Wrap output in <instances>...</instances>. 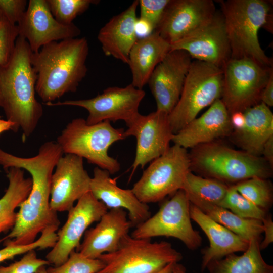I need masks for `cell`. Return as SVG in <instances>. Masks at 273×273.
Returning a JSON list of instances; mask_svg holds the SVG:
<instances>
[{
  "instance_id": "8992f818",
  "label": "cell",
  "mask_w": 273,
  "mask_h": 273,
  "mask_svg": "<svg viewBox=\"0 0 273 273\" xmlns=\"http://www.w3.org/2000/svg\"><path fill=\"white\" fill-rule=\"evenodd\" d=\"M195 148L189 155L191 168L210 178L238 183L255 176H271V167L258 156L213 142Z\"/></svg>"
},
{
  "instance_id": "f546056e",
  "label": "cell",
  "mask_w": 273,
  "mask_h": 273,
  "mask_svg": "<svg viewBox=\"0 0 273 273\" xmlns=\"http://www.w3.org/2000/svg\"><path fill=\"white\" fill-rule=\"evenodd\" d=\"M230 186L213 178H204L193 174L186 175L181 190L189 201H203L218 205L224 198Z\"/></svg>"
},
{
  "instance_id": "d590c367",
  "label": "cell",
  "mask_w": 273,
  "mask_h": 273,
  "mask_svg": "<svg viewBox=\"0 0 273 273\" xmlns=\"http://www.w3.org/2000/svg\"><path fill=\"white\" fill-rule=\"evenodd\" d=\"M18 36L17 25L3 17L0 22V65H6L10 60Z\"/></svg>"
},
{
  "instance_id": "f6af8a7d",
  "label": "cell",
  "mask_w": 273,
  "mask_h": 273,
  "mask_svg": "<svg viewBox=\"0 0 273 273\" xmlns=\"http://www.w3.org/2000/svg\"><path fill=\"white\" fill-rule=\"evenodd\" d=\"M14 124L9 120L2 119L0 116V134L9 130H12Z\"/></svg>"
},
{
  "instance_id": "8d00e7d4",
  "label": "cell",
  "mask_w": 273,
  "mask_h": 273,
  "mask_svg": "<svg viewBox=\"0 0 273 273\" xmlns=\"http://www.w3.org/2000/svg\"><path fill=\"white\" fill-rule=\"evenodd\" d=\"M49 264L47 260L37 258L33 249L25 253L19 261L7 266H0V273H35L41 267Z\"/></svg>"
},
{
  "instance_id": "d4e9b609",
  "label": "cell",
  "mask_w": 273,
  "mask_h": 273,
  "mask_svg": "<svg viewBox=\"0 0 273 273\" xmlns=\"http://www.w3.org/2000/svg\"><path fill=\"white\" fill-rule=\"evenodd\" d=\"M170 51V44L155 31L138 39L130 51L127 64L131 73V84L142 89L154 69Z\"/></svg>"
},
{
  "instance_id": "c3c4849f",
  "label": "cell",
  "mask_w": 273,
  "mask_h": 273,
  "mask_svg": "<svg viewBox=\"0 0 273 273\" xmlns=\"http://www.w3.org/2000/svg\"><path fill=\"white\" fill-rule=\"evenodd\" d=\"M35 273H48L46 266H42L39 268Z\"/></svg>"
},
{
  "instance_id": "5b68a950",
  "label": "cell",
  "mask_w": 273,
  "mask_h": 273,
  "mask_svg": "<svg viewBox=\"0 0 273 273\" xmlns=\"http://www.w3.org/2000/svg\"><path fill=\"white\" fill-rule=\"evenodd\" d=\"M124 131L114 127L108 121L88 124L85 119L78 118L66 126L56 142L64 154L85 158L113 174L120 170V164L108 154V150L115 142L126 139Z\"/></svg>"
},
{
  "instance_id": "f35d334b",
  "label": "cell",
  "mask_w": 273,
  "mask_h": 273,
  "mask_svg": "<svg viewBox=\"0 0 273 273\" xmlns=\"http://www.w3.org/2000/svg\"><path fill=\"white\" fill-rule=\"evenodd\" d=\"M27 5L28 2L26 0H0V12L10 23L17 25Z\"/></svg>"
},
{
  "instance_id": "ee69618b",
  "label": "cell",
  "mask_w": 273,
  "mask_h": 273,
  "mask_svg": "<svg viewBox=\"0 0 273 273\" xmlns=\"http://www.w3.org/2000/svg\"><path fill=\"white\" fill-rule=\"evenodd\" d=\"M262 154L270 166L273 164V136L270 137L265 143L263 148Z\"/></svg>"
},
{
  "instance_id": "484cf974",
  "label": "cell",
  "mask_w": 273,
  "mask_h": 273,
  "mask_svg": "<svg viewBox=\"0 0 273 273\" xmlns=\"http://www.w3.org/2000/svg\"><path fill=\"white\" fill-rule=\"evenodd\" d=\"M244 124L234 131L236 140L244 151L254 156L262 154L267 141L273 136V114L269 107L260 102L243 111Z\"/></svg>"
},
{
  "instance_id": "7402d4cb",
  "label": "cell",
  "mask_w": 273,
  "mask_h": 273,
  "mask_svg": "<svg viewBox=\"0 0 273 273\" xmlns=\"http://www.w3.org/2000/svg\"><path fill=\"white\" fill-rule=\"evenodd\" d=\"M91 177L90 192L107 208L126 210L132 226H137L151 216L148 204L142 203L131 189H124L117 185L107 170L96 167Z\"/></svg>"
},
{
  "instance_id": "83f0119b",
  "label": "cell",
  "mask_w": 273,
  "mask_h": 273,
  "mask_svg": "<svg viewBox=\"0 0 273 273\" xmlns=\"http://www.w3.org/2000/svg\"><path fill=\"white\" fill-rule=\"evenodd\" d=\"M260 240L250 241L247 249L241 255L229 254L212 261L206 266L209 273H273V266L263 258Z\"/></svg>"
},
{
  "instance_id": "30bf717a",
  "label": "cell",
  "mask_w": 273,
  "mask_h": 273,
  "mask_svg": "<svg viewBox=\"0 0 273 273\" xmlns=\"http://www.w3.org/2000/svg\"><path fill=\"white\" fill-rule=\"evenodd\" d=\"M222 70L220 99L230 114L243 112L260 103L261 92L273 72L272 67L247 58L230 59Z\"/></svg>"
},
{
  "instance_id": "1f68e13d",
  "label": "cell",
  "mask_w": 273,
  "mask_h": 273,
  "mask_svg": "<svg viewBox=\"0 0 273 273\" xmlns=\"http://www.w3.org/2000/svg\"><path fill=\"white\" fill-rule=\"evenodd\" d=\"M217 205L244 218L262 221L267 215V211L256 206L243 196L234 185L229 186L224 198Z\"/></svg>"
},
{
  "instance_id": "603a6c76",
  "label": "cell",
  "mask_w": 273,
  "mask_h": 273,
  "mask_svg": "<svg viewBox=\"0 0 273 273\" xmlns=\"http://www.w3.org/2000/svg\"><path fill=\"white\" fill-rule=\"evenodd\" d=\"M139 1L113 16L99 30L98 39L103 53L128 64L130 51L138 40L135 25Z\"/></svg>"
},
{
  "instance_id": "e575fe53",
  "label": "cell",
  "mask_w": 273,
  "mask_h": 273,
  "mask_svg": "<svg viewBox=\"0 0 273 273\" xmlns=\"http://www.w3.org/2000/svg\"><path fill=\"white\" fill-rule=\"evenodd\" d=\"M57 230L48 228L41 233L40 237L33 243L26 245H15L7 244L0 250V263L7 260L12 259L21 254H24L31 250L44 249L53 248L57 241Z\"/></svg>"
},
{
  "instance_id": "4fadbf2b",
  "label": "cell",
  "mask_w": 273,
  "mask_h": 273,
  "mask_svg": "<svg viewBox=\"0 0 273 273\" xmlns=\"http://www.w3.org/2000/svg\"><path fill=\"white\" fill-rule=\"evenodd\" d=\"M107 211L105 204L90 192L84 195L68 211L67 219L57 233V241L47 254L46 260L54 266L64 263L79 247L88 227L99 221Z\"/></svg>"
},
{
  "instance_id": "681fc988",
  "label": "cell",
  "mask_w": 273,
  "mask_h": 273,
  "mask_svg": "<svg viewBox=\"0 0 273 273\" xmlns=\"http://www.w3.org/2000/svg\"><path fill=\"white\" fill-rule=\"evenodd\" d=\"M3 18V16L2 13H1V12H0V22H1V21H2Z\"/></svg>"
},
{
  "instance_id": "7c38bea8",
  "label": "cell",
  "mask_w": 273,
  "mask_h": 273,
  "mask_svg": "<svg viewBox=\"0 0 273 273\" xmlns=\"http://www.w3.org/2000/svg\"><path fill=\"white\" fill-rule=\"evenodd\" d=\"M145 96L144 90L130 83L125 87H109L93 98L58 101L46 105L84 108L88 112L85 120L88 124L118 120H123L127 124L139 114V107Z\"/></svg>"
},
{
  "instance_id": "ba28073f",
  "label": "cell",
  "mask_w": 273,
  "mask_h": 273,
  "mask_svg": "<svg viewBox=\"0 0 273 273\" xmlns=\"http://www.w3.org/2000/svg\"><path fill=\"white\" fill-rule=\"evenodd\" d=\"M98 258L105 266L97 273H157L170 263H178L183 256L168 242H152L128 234L115 251Z\"/></svg>"
},
{
  "instance_id": "44dd1931",
  "label": "cell",
  "mask_w": 273,
  "mask_h": 273,
  "mask_svg": "<svg viewBox=\"0 0 273 273\" xmlns=\"http://www.w3.org/2000/svg\"><path fill=\"white\" fill-rule=\"evenodd\" d=\"M128 217L127 211L123 209H110L95 227L86 231L76 251L92 259L115 251L132 226Z\"/></svg>"
},
{
  "instance_id": "d6986e66",
  "label": "cell",
  "mask_w": 273,
  "mask_h": 273,
  "mask_svg": "<svg viewBox=\"0 0 273 273\" xmlns=\"http://www.w3.org/2000/svg\"><path fill=\"white\" fill-rule=\"evenodd\" d=\"M90 180L82 158L70 154L62 156L52 176L51 208L56 212H68L76 201L90 192Z\"/></svg>"
},
{
  "instance_id": "5bb4252c",
  "label": "cell",
  "mask_w": 273,
  "mask_h": 273,
  "mask_svg": "<svg viewBox=\"0 0 273 273\" xmlns=\"http://www.w3.org/2000/svg\"><path fill=\"white\" fill-rule=\"evenodd\" d=\"M168 114L156 110L148 115L139 114L126 125V138L133 136L136 141L135 155L132 165V174L139 167L163 155L170 147L173 133Z\"/></svg>"
},
{
  "instance_id": "836d02e7",
  "label": "cell",
  "mask_w": 273,
  "mask_h": 273,
  "mask_svg": "<svg viewBox=\"0 0 273 273\" xmlns=\"http://www.w3.org/2000/svg\"><path fill=\"white\" fill-rule=\"evenodd\" d=\"M104 266V263L100 259L88 258L74 250L64 263L46 270L48 273H97Z\"/></svg>"
},
{
  "instance_id": "7dc6e473",
  "label": "cell",
  "mask_w": 273,
  "mask_h": 273,
  "mask_svg": "<svg viewBox=\"0 0 273 273\" xmlns=\"http://www.w3.org/2000/svg\"><path fill=\"white\" fill-rule=\"evenodd\" d=\"M172 273H186V269L182 264L177 263Z\"/></svg>"
},
{
  "instance_id": "f1b7e54d",
  "label": "cell",
  "mask_w": 273,
  "mask_h": 273,
  "mask_svg": "<svg viewBox=\"0 0 273 273\" xmlns=\"http://www.w3.org/2000/svg\"><path fill=\"white\" fill-rule=\"evenodd\" d=\"M205 214L241 237L250 241L261 240L263 233L262 221L240 217L228 209L203 201L190 202Z\"/></svg>"
},
{
  "instance_id": "6da1fadb",
  "label": "cell",
  "mask_w": 273,
  "mask_h": 273,
  "mask_svg": "<svg viewBox=\"0 0 273 273\" xmlns=\"http://www.w3.org/2000/svg\"><path fill=\"white\" fill-rule=\"evenodd\" d=\"M63 154L56 141L43 143L37 154L31 157L17 156L0 148V165L5 170L11 167L26 170L32 180L28 196L19 207L14 226L1 242L6 240L4 244L26 245L35 241L45 229H58L60 220L50 204L51 183L56 164Z\"/></svg>"
},
{
  "instance_id": "d6a6232c",
  "label": "cell",
  "mask_w": 273,
  "mask_h": 273,
  "mask_svg": "<svg viewBox=\"0 0 273 273\" xmlns=\"http://www.w3.org/2000/svg\"><path fill=\"white\" fill-rule=\"evenodd\" d=\"M49 9L60 23L70 25L79 15L86 11L92 4L99 1L94 0H47Z\"/></svg>"
},
{
  "instance_id": "74e56055",
  "label": "cell",
  "mask_w": 273,
  "mask_h": 273,
  "mask_svg": "<svg viewBox=\"0 0 273 273\" xmlns=\"http://www.w3.org/2000/svg\"><path fill=\"white\" fill-rule=\"evenodd\" d=\"M170 0H140V17L149 23L154 31L160 23Z\"/></svg>"
},
{
  "instance_id": "ffe728a7",
  "label": "cell",
  "mask_w": 273,
  "mask_h": 273,
  "mask_svg": "<svg viewBox=\"0 0 273 273\" xmlns=\"http://www.w3.org/2000/svg\"><path fill=\"white\" fill-rule=\"evenodd\" d=\"M233 130L230 114L219 99L201 116L173 134L171 141L186 149L193 148L228 136Z\"/></svg>"
},
{
  "instance_id": "2e32d148",
  "label": "cell",
  "mask_w": 273,
  "mask_h": 273,
  "mask_svg": "<svg viewBox=\"0 0 273 273\" xmlns=\"http://www.w3.org/2000/svg\"><path fill=\"white\" fill-rule=\"evenodd\" d=\"M19 36L28 42L33 53L53 41L77 37L80 29L74 23L63 25L53 16L47 0H30L17 24Z\"/></svg>"
},
{
  "instance_id": "52a82bcc",
  "label": "cell",
  "mask_w": 273,
  "mask_h": 273,
  "mask_svg": "<svg viewBox=\"0 0 273 273\" xmlns=\"http://www.w3.org/2000/svg\"><path fill=\"white\" fill-rule=\"evenodd\" d=\"M222 86L221 69L204 62L192 61L179 99L168 115L173 134L194 119L202 109L221 99Z\"/></svg>"
},
{
  "instance_id": "ab89813d",
  "label": "cell",
  "mask_w": 273,
  "mask_h": 273,
  "mask_svg": "<svg viewBox=\"0 0 273 273\" xmlns=\"http://www.w3.org/2000/svg\"><path fill=\"white\" fill-rule=\"evenodd\" d=\"M262 222L264 238L260 243L261 250L266 249L273 242V221L271 216L267 214Z\"/></svg>"
},
{
  "instance_id": "277c9868",
  "label": "cell",
  "mask_w": 273,
  "mask_h": 273,
  "mask_svg": "<svg viewBox=\"0 0 273 273\" xmlns=\"http://www.w3.org/2000/svg\"><path fill=\"white\" fill-rule=\"evenodd\" d=\"M231 52V59L247 58L265 67L272 59L261 48V28L272 30V5L266 0L219 1Z\"/></svg>"
},
{
  "instance_id": "4316f807",
  "label": "cell",
  "mask_w": 273,
  "mask_h": 273,
  "mask_svg": "<svg viewBox=\"0 0 273 273\" xmlns=\"http://www.w3.org/2000/svg\"><path fill=\"white\" fill-rule=\"evenodd\" d=\"M5 171L9 185L0 198V234L14 226L17 217L15 210L27 198L32 185L31 177H25L23 169L11 167Z\"/></svg>"
},
{
  "instance_id": "e0dca14e",
  "label": "cell",
  "mask_w": 273,
  "mask_h": 273,
  "mask_svg": "<svg viewBox=\"0 0 273 273\" xmlns=\"http://www.w3.org/2000/svg\"><path fill=\"white\" fill-rule=\"evenodd\" d=\"M192 59L181 50H171L154 69L148 80L157 111L169 114L177 104Z\"/></svg>"
},
{
  "instance_id": "bcb514c9",
  "label": "cell",
  "mask_w": 273,
  "mask_h": 273,
  "mask_svg": "<svg viewBox=\"0 0 273 273\" xmlns=\"http://www.w3.org/2000/svg\"><path fill=\"white\" fill-rule=\"evenodd\" d=\"M176 263L174 262L170 263L157 273H172Z\"/></svg>"
},
{
  "instance_id": "3957f363",
  "label": "cell",
  "mask_w": 273,
  "mask_h": 273,
  "mask_svg": "<svg viewBox=\"0 0 273 273\" xmlns=\"http://www.w3.org/2000/svg\"><path fill=\"white\" fill-rule=\"evenodd\" d=\"M88 52L86 38L76 37L50 42L32 53L36 93L45 104L77 90L87 72Z\"/></svg>"
},
{
  "instance_id": "60d3db41",
  "label": "cell",
  "mask_w": 273,
  "mask_h": 273,
  "mask_svg": "<svg viewBox=\"0 0 273 273\" xmlns=\"http://www.w3.org/2000/svg\"><path fill=\"white\" fill-rule=\"evenodd\" d=\"M260 101L269 107L273 106V72L261 92Z\"/></svg>"
},
{
  "instance_id": "9c48e42d",
  "label": "cell",
  "mask_w": 273,
  "mask_h": 273,
  "mask_svg": "<svg viewBox=\"0 0 273 273\" xmlns=\"http://www.w3.org/2000/svg\"><path fill=\"white\" fill-rule=\"evenodd\" d=\"M191 164L187 149L175 144L153 160L132 191L142 203H156L181 189Z\"/></svg>"
},
{
  "instance_id": "7a4b0ae2",
  "label": "cell",
  "mask_w": 273,
  "mask_h": 273,
  "mask_svg": "<svg viewBox=\"0 0 273 273\" xmlns=\"http://www.w3.org/2000/svg\"><path fill=\"white\" fill-rule=\"evenodd\" d=\"M27 41L19 36L7 64L0 65V108L12 131H22L23 140L35 131L43 115V107L35 97L37 75L31 62L32 54Z\"/></svg>"
},
{
  "instance_id": "ac0fdd59",
  "label": "cell",
  "mask_w": 273,
  "mask_h": 273,
  "mask_svg": "<svg viewBox=\"0 0 273 273\" xmlns=\"http://www.w3.org/2000/svg\"><path fill=\"white\" fill-rule=\"evenodd\" d=\"M216 13L211 0H170L154 31L171 45L205 24Z\"/></svg>"
},
{
  "instance_id": "4dcf8cb0",
  "label": "cell",
  "mask_w": 273,
  "mask_h": 273,
  "mask_svg": "<svg viewBox=\"0 0 273 273\" xmlns=\"http://www.w3.org/2000/svg\"><path fill=\"white\" fill-rule=\"evenodd\" d=\"M237 191L258 207L267 211L272 205V191L266 179L255 176L234 185Z\"/></svg>"
},
{
  "instance_id": "b9f144b4",
  "label": "cell",
  "mask_w": 273,
  "mask_h": 273,
  "mask_svg": "<svg viewBox=\"0 0 273 273\" xmlns=\"http://www.w3.org/2000/svg\"><path fill=\"white\" fill-rule=\"evenodd\" d=\"M135 31L139 39L147 36L153 32L154 30L149 23L138 18L135 25Z\"/></svg>"
},
{
  "instance_id": "9a60e30c",
  "label": "cell",
  "mask_w": 273,
  "mask_h": 273,
  "mask_svg": "<svg viewBox=\"0 0 273 273\" xmlns=\"http://www.w3.org/2000/svg\"><path fill=\"white\" fill-rule=\"evenodd\" d=\"M170 46L171 50H184L192 59L221 69L231 56L220 12H216L213 17L205 24Z\"/></svg>"
},
{
  "instance_id": "cb8c5ba5",
  "label": "cell",
  "mask_w": 273,
  "mask_h": 273,
  "mask_svg": "<svg viewBox=\"0 0 273 273\" xmlns=\"http://www.w3.org/2000/svg\"><path fill=\"white\" fill-rule=\"evenodd\" d=\"M191 219L199 225L208 238L209 245L202 251L201 265L203 271L212 261L238 252H245L250 241L232 232L190 203Z\"/></svg>"
},
{
  "instance_id": "7bdbcfd3",
  "label": "cell",
  "mask_w": 273,
  "mask_h": 273,
  "mask_svg": "<svg viewBox=\"0 0 273 273\" xmlns=\"http://www.w3.org/2000/svg\"><path fill=\"white\" fill-rule=\"evenodd\" d=\"M230 120L235 131L241 129L244 124L245 119L243 112H236L230 114Z\"/></svg>"
},
{
  "instance_id": "8fae6325",
  "label": "cell",
  "mask_w": 273,
  "mask_h": 273,
  "mask_svg": "<svg viewBox=\"0 0 273 273\" xmlns=\"http://www.w3.org/2000/svg\"><path fill=\"white\" fill-rule=\"evenodd\" d=\"M190 202L181 189L163 203L152 217L136 226L131 236L137 239L158 236L179 239L190 250H195L202 244L200 233L192 226L190 215Z\"/></svg>"
}]
</instances>
